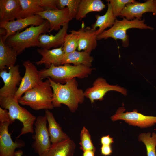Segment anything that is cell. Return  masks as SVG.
<instances>
[{
	"label": "cell",
	"mask_w": 156,
	"mask_h": 156,
	"mask_svg": "<svg viewBox=\"0 0 156 156\" xmlns=\"http://www.w3.org/2000/svg\"><path fill=\"white\" fill-rule=\"evenodd\" d=\"M23 65L25 68V73L15 95L18 100L26 91L42 81L39 71L32 62L27 60L23 62Z\"/></svg>",
	"instance_id": "cell-10"
},
{
	"label": "cell",
	"mask_w": 156,
	"mask_h": 156,
	"mask_svg": "<svg viewBox=\"0 0 156 156\" xmlns=\"http://www.w3.org/2000/svg\"><path fill=\"white\" fill-rule=\"evenodd\" d=\"M18 56L16 52L6 45L2 37L0 36V71L15 66Z\"/></svg>",
	"instance_id": "cell-23"
},
{
	"label": "cell",
	"mask_w": 156,
	"mask_h": 156,
	"mask_svg": "<svg viewBox=\"0 0 156 156\" xmlns=\"http://www.w3.org/2000/svg\"><path fill=\"white\" fill-rule=\"evenodd\" d=\"M107 1L111 4L114 15L116 17L120 16L127 4L136 1L133 0H108Z\"/></svg>",
	"instance_id": "cell-31"
},
{
	"label": "cell",
	"mask_w": 156,
	"mask_h": 156,
	"mask_svg": "<svg viewBox=\"0 0 156 156\" xmlns=\"http://www.w3.org/2000/svg\"><path fill=\"white\" fill-rule=\"evenodd\" d=\"M12 122L9 115L8 111L0 107V123Z\"/></svg>",
	"instance_id": "cell-33"
},
{
	"label": "cell",
	"mask_w": 156,
	"mask_h": 156,
	"mask_svg": "<svg viewBox=\"0 0 156 156\" xmlns=\"http://www.w3.org/2000/svg\"><path fill=\"white\" fill-rule=\"evenodd\" d=\"M50 85L53 93L52 103L54 107L66 105L71 112H75L79 104L82 103L85 97L84 92L78 88V82L75 78L62 84L55 82L49 77Z\"/></svg>",
	"instance_id": "cell-1"
},
{
	"label": "cell",
	"mask_w": 156,
	"mask_h": 156,
	"mask_svg": "<svg viewBox=\"0 0 156 156\" xmlns=\"http://www.w3.org/2000/svg\"><path fill=\"white\" fill-rule=\"evenodd\" d=\"M75 144L70 139L51 146L39 156H73Z\"/></svg>",
	"instance_id": "cell-22"
},
{
	"label": "cell",
	"mask_w": 156,
	"mask_h": 156,
	"mask_svg": "<svg viewBox=\"0 0 156 156\" xmlns=\"http://www.w3.org/2000/svg\"><path fill=\"white\" fill-rule=\"evenodd\" d=\"M19 1L21 10L18 19L31 17L44 10L39 5V0H19Z\"/></svg>",
	"instance_id": "cell-26"
},
{
	"label": "cell",
	"mask_w": 156,
	"mask_h": 156,
	"mask_svg": "<svg viewBox=\"0 0 156 156\" xmlns=\"http://www.w3.org/2000/svg\"><path fill=\"white\" fill-rule=\"evenodd\" d=\"M113 142V138L111 137L109 135L103 136L101 138L102 145H111Z\"/></svg>",
	"instance_id": "cell-35"
},
{
	"label": "cell",
	"mask_w": 156,
	"mask_h": 156,
	"mask_svg": "<svg viewBox=\"0 0 156 156\" xmlns=\"http://www.w3.org/2000/svg\"><path fill=\"white\" fill-rule=\"evenodd\" d=\"M81 0H56L58 10L63 9L67 6L69 11V16L70 20L76 18Z\"/></svg>",
	"instance_id": "cell-28"
},
{
	"label": "cell",
	"mask_w": 156,
	"mask_h": 156,
	"mask_svg": "<svg viewBox=\"0 0 156 156\" xmlns=\"http://www.w3.org/2000/svg\"><path fill=\"white\" fill-rule=\"evenodd\" d=\"M125 110L123 106L119 107L111 117V120L113 121L123 120L129 125L141 128L151 127L156 124V116L143 115L138 112L136 109L124 112Z\"/></svg>",
	"instance_id": "cell-7"
},
{
	"label": "cell",
	"mask_w": 156,
	"mask_h": 156,
	"mask_svg": "<svg viewBox=\"0 0 156 156\" xmlns=\"http://www.w3.org/2000/svg\"><path fill=\"white\" fill-rule=\"evenodd\" d=\"M153 2L156 5V0H153Z\"/></svg>",
	"instance_id": "cell-39"
},
{
	"label": "cell",
	"mask_w": 156,
	"mask_h": 156,
	"mask_svg": "<svg viewBox=\"0 0 156 156\" xmlns=\"http://www.w3.org/2000/svg\"><path fill=\"white\" fill-rule=\"evenodd\" d=\"M110 91L118 92L124 95L127 94V90L123 87L109 84L105 79L101 77L96 79L92 86L86 90L84 94L85 97L89 99L92 104L95 100H103L105 94Z\"/></svg>",
	"instance_id": "cell-9"
},
{
	"label": "cell",
	"mask_w": 156,
	"mask_h": 156,
	"mask_svg": "<svg viewBox=\"0 0 156 156\" xmlns=\"http://www.w3.org/2000/svg\"><path fill=\"white\" fill-rule=\"evenodd\" d=\"M21 10L19 0H0V22L12 21L17 19Z\"/></svg>",
	"instance_id": "cell-19"
},
{
	"label": "cell",
	"mask_w": 156,
	"mask_h": 156,
	"mask_svg": "<svg viewBox=\"0 0 156 156\" xmlns=\"http://www.w3.org/2000/svg\"><path fill=\"white\" fill-rule=\"evenodd\" d=\"M69 23L64 24L62 27L55 35H49L46 34H41L38 37L40 42L39 47L42 49H50L51 48H57L62 46L64 39L67 34Z\"/></svg>",
	"instance_id": "cell-18"
},
{
	"label": "cell",
	"mask_w": 156,
	"mask_h": 156,
	"mask_svg": "<svg viewBox=\"0 0 156 156\" xmlns=\"http://www.w3.org/2000/svg\"><path fill=\"white\" fill-rule=\"evenodd\" d=\"M151 12L156 16V5L153 0H148L143 3L136 1L127 4L121 12L119 16L131 20L137 18L141 20L144 13Z\"/></svg>",
	"instance_id": "cell-14"
},
{
	"label": "cell",
	"mask_w": 156,
	"mask_h": 156,
	"mask_svg": "<svg viewBox=\"0 0 156 156\" xmlns=\"http://www.w3.org/2000/svg\"><path fill=\"white\" fill-rule=\"evenodd\" d=\"M49 23L45 20L40 25H31L22 32H17L8 37L4 42L14 50L18 55L26 48L39 47V36L41 34L49 32Z\"/></svg>",
	"instance_id": "cell-2"
},
{
	"label": "cell",
	"mask_w": 156,
	"mask_h": 156,
	"mask_svg": "<svg viewBox=\"0 0 156 156\" xmlns=\"http://www.w3.org/2000/svg\"><path fill=\"white\" fill-rule=\"evenodd\" d=\"M47 122L45 116H39L36 118L34 124L35 133L32 135V138L34 141L31 147L35 153L39 155L51 146L47 126Z\"/></svg>",
	"instance_id": "cell-8"
},
{
	"label": "cell",
	"mask_w": 156,
	"mask_h": 156,
	"mask_svg": "<svg viewBox=\"0 0 156 156\" xmlns=\"http://www.w3.org/2000/svg\"><path fill=\"white\" fill-rule=\"evenodd\" d=\"M145 20L135 18L131 20L123 18L122 20L116 19L113 26L107 30H105L97 36V40L112 38L115 40H121L122 45L124 47L129 44V36L126 34L127 30L132 28L153 30L154 28L145 23Z\"/></svg>",
	"instance_id": "cell-6"
},
{
	"label": "cell",
	"mask_w": 156,
	"mask_h": 156,
	"mask_svg": "<svg viewBox=\"0 0 156 156\" xmlns=\"http://www.w3.org/2000/svg\"><path fill=\"white\" fill-rule=\"evenodd\" d=\"M7 34V31L6 30L3 28H0V36L2 37L5 36Z\"/></svg>",
	"instance_id": "cell-37"
},
{
	"label": "cell",
	"mask_w": 156,
	"mask_h": 156,
	"mask_svg": "<svg viewBox=\"0 0 156 156\" xmlns=\"http://www.w3.org/2000/svg\"><path fill=\"white\" fill-rule=\"evenodd\" d=\"M94 69L83 65L75 66L66 64L55 66L52 64L49 68H43L39 71V73L42 79L49 77L55 82L64 84L76 77L86 78Z\"/></svg>",
	"instance_id": "cell-4"
},
{
	"label": "cell",
	"mask_w": 156,
	"mask_h": 156,
	"mask_svg": "<svg viewBox=\"0 0 156 156\" xmlns=\"http://www.w3.org/2000/svg\"><path fill=\"white\" fill-rule=\"evenodd\" d=\"M90 53L86 51H77L76 50L65 54L62 65L66 64H73L75 66L83 65L91 67L94 60Z\"/></svg>",
	"instance_id": "cell-21"
},
{
	"label": "cell",
	"mask_w": 156,
	"mask_h": 156,
	"mask_svg": "<svg viewBox=\"0 0 156 156\" xmlns=\"http://www.w3.org/2000/svg\"><path fill=\"white\" fill-rule=\"evenodd\" d=\"M101 154L106 156L110 155L112 152L111 145H102L101 148Z\"/></svg>",
	"instance_id": "cell-34"
},
{
	"label": "cell",
	"mask_w": 156,
	"mask_h": 156,
	"mask_svg": "<svg viewBox=\"0 0 156 156\" xmlns=\"http://www.w3.org/2000/svg\"><path fill=\"white\" fill-rule=\"evenodd\" d=\"M19 67V65L17 64L9 68L8 72L5 69L0 71V76L4 85L0 89V97L15 96L18 89L17 86L20 85L22 78Z\"/></svg>",
	"instance_id": "cell-11"
},
{
	"label": "cell",
	"mask_w": 156,
	"mask_h": 156,
	"mask_svg": "<svg viewBox=\"0 0 156 156\" xmlns=\"http://www.w3.org/2000/svg\"><path fill=\"white\" fill-rule=\"evenodd\" d=\"M23 154V151L20 150L15 152V156H22Z\"/></svg>",
	"instance_id": "cell-38"
},
{
	"label": "cell",
	"mask_w": 156,
	"mask_h": 156,
	"mask_svg": "<svg viewBox=\"0 0 156 156\" xmlns=\"http://www.w3.org/2000/svg\"><path fill=\"white\" fill-rule=\"evenodd\" d=\"M39 5L44 10H58L56 0H39Z\"/></svg>",
	"instance_id": "cell-32"
},
{
	"label": "cell",
	"mask_w": 156,
	"mask_h": 156,
	"mask_svg": "<svg viewBox=\"0 0 156 156\" xmlns=\"http://www.w3.org/2000/svg\"><path fill=\"white\" fill-rule=\"evenodd\" d=\"M19 103L14 96L0 97L1 107L8 110L13 122L17 119L22 124L23 127L21 133L16 138H19L21 135L29 133H33L34 125L36 118L26 109L21 106Z\"/></svg>",
	"instance_id": "cell-5"
},
{
	"label": "cell",
	"mask_w": 156,
	"mask_h": 156,
	"mask_svg": "<svg viewBox=\"0 0 156 156\" xmlns=\"http://www.w3.org/2000/svg\"><path fill=\"white\" fill-rule=\"evenodd\" d=\"M138 140L144 144L146 150L147 156H156V133L148 132L140 134Z\"/></svg>",
	"instance_id": "cell-27"
},
{
	"label": "cell",
	"mask_w": 156,
	"mask_h": 156,
	"mask_svg": "<svg viewBox=\"0 0 156 156\" xmlns=\"http://www.w3.org/2000/svg\"><path fill=\"white\" fill-rule=\"evenodd\" d=\"M43 19L48 21L50 24L49 31H57L65 23H69L71 20L67 7L62 10H47L38 13Z\"/></svg>",
	"instance_id": "cell-15"
},
{
	"label": "cell",
	"mask_w": 156,
	"mask_h": 156,
	"mask_svg": "<svg viewBox=\"0 0 156 156\" xmlns=\"http://www.w3.org/2000/svg\"><path fill=\"white\" fill-rule=\"evenodd\" d=\"M107 2L108 8L106 12L102 16L96 15V21L92 25V28L94 29H96L98 27L99 28L97 29V36L103 32L107 27H112L116 19L114 15L111 4Z\"/></svg>",
	"instance_id": "cell-25"
},
{
	"label": "cell",
	"mask_w": 156,
	"mask_h": 156,
	"mask_svg": "<svg viewBox=\"0 0 156 156\" xmlns=\"http://www.w3.org/2000/svg\"><path fill=\"white\" fill-rule=\"evenodd\" d=\"M37 51L42 57L40 60L36 62L37 65L44 64L47 68H50L52 64L55 66L62 65L64 54L63 45L51 50L38 49Z\"/></svg>",
	"instance_id": "cell-17"
},
{
	"label": "cell",
	"mask_w": 156,
	"mask_h": 156,
	"mask_svg": "<svg viewBox=\"0 0 156 156\" xmlns=\"http://www.w3.org/2000/svg\"><path fill=\"white\" fill-rule=\"evenodd\" d=\"M53 96V90L48 79L26 91L18 101L21 105L29 106L35 110H49L54 108Z\"/></svg>",
	"instance_id": "cell-3"
},
{
	"label": "cell",
	"mask_w": 156,
	"mask_h": 156,
	"mask_svg": "<svg viewBox=\"0 0 156 156\" xmlns=\"http://www.w3.org/2000/svg\"><path fill=\"white\" fill-rule=\"evenodd\" d=\"M70 33L67 34L65 38L63 45V50L65 54L75 51L78 46V31L72 30Z\"/></svg>",
	"instance_id": "cell-29"
},
{
	"label": "cell",
	"mask_w": 156,
	"mask_h": 156,
	"mask_svg": "<svg viewBox=\"0 0 156 156\" xmlns=\"http://www.w3.org/2000/svg\"><path fill=\"white\" fill-rule=\"evenodd\" d=\"M80 137V148L83 151L87 150L95 151V148L91 140V136L85 127H83L81 130Z\"/></svg>",
	"instance_id": "cell-30"
},
{
	"label": "cell",
	"mask_w": 156,
	"mask_h": 156,
	"mask_svg": "<svg viewBox=\"0 0 156 156\" xmlns=\"http://www.w3.org/2000/svg\"><path fill=\"white\" fill-rule=\"evenodd\" d=\"M77 31L78 51L83 50L91 53L97 46V30L89 26L84 28V24L83 22L81 27Z\"/></svg>",
	"instance_id": "cell-16"
},
{
	"label": "cell",
	"mask_w": 156,
	"mask_h": 156,
	"mask_svg": "<svg viewBox=\"0 0 156 156\" xmlns=\"http://www.w3.org/2000/svg\"><path fill=\"white\" fill-rule=\"evenodd\" d=\"M12 123L10 122L0 123V156H15V150L24 147V141L16 138L14 142L9 133V126Z\"/></svg>",
	"instance_id": "cell-12"
},
{
	"label": "cell",
	"mask_w": 156,
	"mask_h": 156,
	"mask_svg": "<svg viewBox=\"0 0 156 156\" xmlns=\"http://www.w3.org/2000/svg\"><path fill=\"white\" fill-rule=\"evenodd\" d=\"M106 7L101 0H81L75 18L81 21L87 14L92 12H100Z\"/></svg>",
	"instance_id": "cell-24"
},
{
	"label": "cell",
	"mask_w": 156,
	"mask_h": 156,
	"mask_svg": "<svg viewBox=\"0 0 156 156\" xmlns=\"http://www.w3.org/2000/svg\"><path fill=\"white\" fill-rule=\"evenodd\" d=\"M95 151L94 150H87L83 151L82 156H94Z\"/></svg>",
	"instance_id": "cell-36"
},
{
	"label": "cell",
	"mask_w": 156,
	"mask_h": 156,
	"mask_svg": "<svg viewBox=\"0 0 156 156\" xmlns=\"http://www.w3.org/2000/svg\"><path fill=\"white\" fill-rule=\"evenodd\" d=\"M45 20L38 14L25 18H20L12 21L0 22V28L5 29L6 35L2 37L4 42L9 36L30 25L38 26L44 23Z\"/></svg>",
	"instance_id": "cell-13"
},
{
	"label": "cell",
	"mask_w": 156,
	"mask_h": 156,
	"mask_svg": "<svg viewBox=\"0 0 156 156\" xmlns=\"http://www.w3.org/2000/svg\"><path fill=\"white\" fill-rule=\"evenodd\" d=\"M45 116L48 123V130L51 145H54L70 139L62 130L56 121L53 114L49 110L45 111Z\"/></svg>",
	"instance_id": "cell-20"
}]
</instances>
